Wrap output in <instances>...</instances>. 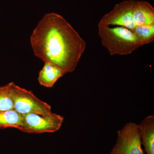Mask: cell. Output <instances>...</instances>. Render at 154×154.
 <instances>
[{
	"instance_id": "cell-1",
	"label": "cell",
	"mask_w": 154,
	"mask_h": 154,
	"mask_svg": "<svg viewBox=\"0 0 154 154\" xmlns=\"http://www.w3.org/2000/svg\"><path fill=\"white\" fill-rule=\"evenodd\" d=\"M30 42L35 55L64 74L74 71L87 43L60 15H45L33 30Z\"/></svg>"
},
{
	"instance_id": "cell-2",
	"label": "cell",
	"mask_w": 154,
	"mask_h": 154,
	"mask_svg": "<svg viewBox=\"0 0 154 154\" xmlns=\"http://www.w3.org/2000/svg\"><path fill=\"white\" fill-rule=\"evenodd\" d=\"M98 28L102 45L111 55H128L143 46L134 33L128 28H111L99 23Z\"/></svg>"
},
{
	"instance_id": "cell-3",
	"label": "cell",
	"mask_w": 154,
	"mask_h": 154,
	"mask_svg": "<svg viewBox=\"0 0 154 154\" xmlns=\"http://www.w3.org/2000/svg\"><path fill=\"white\" fill-rule=\"evenodd\" d=\"M11 93L14 109L21 115L36 113L48 116L52 114L51 106L38 99L31 91L12 82Z\"/></svg>"
},
{
	"instance_id": "cell-4",
	"label": "cell",
	"mask_w": 154,
	"mask_h": 154,
	"mask_svg": "<svg viewBox=\"0 0 154 154\" xmlns=\"http://www.w3.org/2000/svg\"><path fill=\"white\" fill-rule=\"evenodd\" d=\"M22 116V125L19 130L27 133H53L60 129L64 117L52 113L48 116L28 113Z\"/></svg>"
},
{
	"instance_id": "cell-5",
	"label": "cell",
	"mask_w": 154,
	"mask_h": 154,
	"mask_svg": "<svg viewBox=\"0 0 154 154\" xmlns=\"http://www.w3.org/2000/svg\"><path fill=\"white\" fill-rule=\"evenodd\" d=\"M110 154H144L138 125L128 122L118 131L116 143Z\"/></svg>"
},
{
	"instance_id": "cell-6",
	"label": "cell",
	"mask_w": 154,
	"mask_h": 154,
	"mask_svg": "<svg viewBox=\"0 0 154 154\" xmlns=\"http://www.w3.org/2000/svg\"><path fill=\"white\" fill-rule=\"evenodd\" d=\"M134 3V0H127L117 4L113 10L102 17L99 24L124 27L132 30L136 26L133 16Z\"/></svg>"
},
{
	"instance_id": "cell-7",
	"label": "cell",
	"mask_w": 154,
	"mask_h": 154,
	"mask_svg": "<svg viewBox=\"0 0 154 154\" xmlns=\"http://www.w3.org/2000/svg\"><path fill=\"white\" fill-rule=\"evenodd\" d=\"M133 16L136 26L154 25V8L148 2L135 1Z\"/></svg>"
},
{
	"instance_id": "cell-8",
	"label": "cell",
	"mask_w": 154,
	"mask_h": 154,
	"mask_svg": "<svg viewBox=\"0 0 154 154\" xmlns=\"http://www.w3.org/2000/svg\"><path fill=\"white\" fill-rule=\"evenodd\" d=\"M142 145L146 154H154V116H149L138 125Z\"/></svg>"
},
{
	"instance_id": "cell-9",
	"label": "cell",
	"mask_w": 154,
	"mask_h": 154,
	"mask_svg": "<svg viewBox=\"0 0 154 154\" xmlns=\"http://www.w3.org/2000/svg\"><path fill=\"white\" fill-rule=\"evenodd\" d=\"M43 68L39 73L38 82L41 85L48 88L53 87L58 80L64 75L60 69L48 63H45Z\"/></svg>"
},
{
	"instance_id": "cell-10",
	"label": "cell",
	"mask_w": 154,
	"mask_h": 154,
	"mask_svg": "<svg viewBox=\"0 0 154 154\" xmlns=\"http://www.w3.org/2000/svg\"><path fill=\"white\" fill-rule=\"evenodd\" d=\"M22 125V115L16 110L0 111V129L14 128L19 130Z\"/></svg>"
},
{
	"instance_id": "cell-11",
	"label": "cell",
	"mask_w": 154,
	"mask_h": 154,
	"mask_svg": "<svg viewBox=\"0 0 154 154\" xmlns=\"http://www.w3.org/2000/svg\"><path fill=\"white\" fill-rule=\"evenodd\" d=\"M131 31L138 38L143 45L154 41V25L137 26Z\"/></svg>"
},
{
	"instance_id": "cell-12",
	"label": "cell",
	"mask_w": 154,
	"mask_h": 154,
	"mask_svg": "<svg viewBox=\"0 0 154 154\" xmlns=\"http://www.w3.org/2000/svg\"><path fill=\"white\" fill-rule=\"evenodd\" d=\"M11 85L12 82L0 87V111L14 109L11 97Z\"/></svg>"
}]
</instances>
